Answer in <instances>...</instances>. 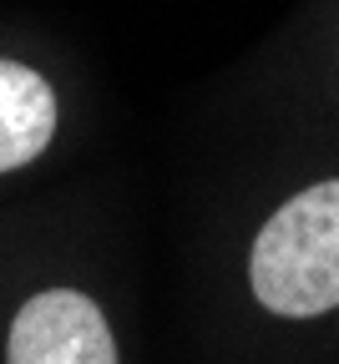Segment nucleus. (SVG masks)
Returning a JSON list of instances; mask_svg holds the SVG:
<instances>
[{
  "instance_id": "7ed1b4c3",
  "label": "nucleus",
  "mask_w": 339,
  "mask_h": 364,
  "mask_svg": "<svg viewBox=\"0 0 339 364\" xmlns=\"http://www.w3.org/2000/svg\"><path fill=\"white\" fill-rule=\"evenodd\" d=\"M56 136V91L36 66L0 61V172L36 162Z\"/></svg>"
},
{
  "instance_id": "f257e3e1",
  "label": "nucleus",
  "mask_w": 339,
  "mask_h": 364,
  "mask_svg": "<svg viewBox=\"0 0 339 364\" xmlns=\"http://www.w3.org/2000/svg\"><path fill=\"white\" fill-rule=\"evenodd\" d=\"M249 289L278 318L339 309V177L294 193L249 248Z\"/></svg>"
},
{
  "instance_id": "f03ea898",
  "label": "nucleus",
  "mask_w": 339,
  "mask_h": 364,
  "mask_svg": "<svg viewBox=\"0 0 339 364\" xmlns=\"http://www.w3.org/2000/svg\"><path fill=\"white\" fill-rule=\"evenodd\" d=\"M11 364H117L107 314L76 289H46L26 299L11 324Z\"/></svg>"
}]
</instances>
